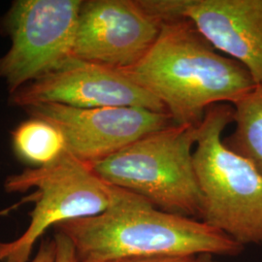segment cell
I'll list each match as a JSON object with an SVG mask.
<instances>
[{
    "mask_svg": "<svg viewBox=\"0 0 262 262\" xmlns=\"http://www.w3.org/2000/svg\"><path fill=\"white\" fill-rule=\"evenodd\" d=\"M82 0H18L2 19L11 38L0 57V79L10 94L73 57Z\"/></svg>",
    "mask_w": 262,
    "mask_h": 262,
    "instance_id": "6",
    "label": "cell"
},
{
    "mask_svg": "<svg viewBox=\"0 0 262 262\" xmlns=\"http://www.w3.org/2000/svg\"><path fill=\"white\" fill-rule=\"evenodd\" d=\"M164 20H189L201 35L262 83V0H141Z\"/></svg>",
    "mask_w": 262,
    "mask_h": 262,
    "instance_id": "10",
    "label": "cell"
},
{
    "mask_svg": "<svg viewBox=\"0 0 262 262\" xmlns=\"http://www.w3.org/2000/svg\"><path fill=\"white\" fill-rule=\"evenodd\" d=\"M56 253L55 239H44L40 244L37 254L31 262H56Z\"/></svg>",
    "mask_w": 262,
    "mask_h": 262,
    "instance_id": "14",
    "label": "cell"
},
{
    "mask_svg": "<svg viewBox=\"0 0 262 262\" xmlns=\"http://www.w3.org/2000/svg\"><path fill=\"white\" fill-rule=\"evenodd\" d=\"M12 141L17 157L36 167L52 163L66 150L62 133L50 122L33 117L16 127Z\"/></svg>",
    "mask_w": 262,
    "mask_h": 262,
    "instance_id": "12",
    "label": "cell"
},
{
    "mask_svg": "<svg viewBox=\"0 0 262 262\" xmlns=\"http://www.w3.org/2000/svg\"><path fill=\"white\" fill-rule=\"evenodd\" d=\"M80 261L118 258L237 255L243 246L192 217L164 212L144 198L115 187L104 212L58 224Z\"/></svg>",
    "mask_w": 262,
    "mask_h": 262,
    "instance_id": "1",
    "label": "cell"
},
{
    "mask_svg": "<svg viewBox=\"0 0 262 262\" xmlns=\"http://www.w3.org/2000/svg\"><path fill=\"white\" fill-rule=\"evenodd\" d=\"M28 202H31V197H30V195H28V196L23 198L19 202L16 203L15 205H12V206L8 207V208H5V209H3V210H1V211H0V216L8 215L10 212L14 211V210H15V209H17L18 207L20 206V205H23V204H26V203H28Z\"/></svg>",
    "mask_w": 262,
    "mask_h": 262,
    "instance_id": "16",
    "label": "cell"
},
{
    "mask_svg": "<svg viewBox=\"0 0 262 262\" xmlns=\"http://www.w3.org/2000/svg\"><path fill=\"white\" fill-rule=\"evenodd\" d=\"M198 256L160 257V258H118L108 260H84L80 262H196Z\"/></svg>",
    "mask_w": 262,
    "mask_h": 262,
    "instance_id": "15",
    "label": "cell"
},
{
    "mask_svg": "<svg viewBox=\"0 0 262 262\" xmlns=\"http://www.w3.org/2000/svg\"><path fill=\"white\" fill-rule=\"evenodd\" d=\"M197 127L171 124L90 165L109 185L133 192L158 209L200 219L193 161Z\"/></svg>",
    "mask_w": 262,
    "mask_h": 262,
    "instance_id": "4",
    "label": "cell"
},
{
    "mask_svg": "<svg viewBox=\"0 0 262 262\" xmlns=\"http://www.w3.org/2000/svg\"><path fill=\"white\" fill-rule=\"evenodd\" d=\"M30 117L60 131L66 150L89 164L106 159L155 131L174 124L168 113L137 107L81 109L40 104L25 109Z\"/></svg>",
    "mask_w": 262,
    "mask_h": 262,
    "instance_id": "9",
    "label": "cell"
},
{
    "mask_svg": "<svg viewBox=\"0 0 262 262\" xmlns=\"http://www.w3.org/2000/svg\"><path fill=\"white\" fill-rule=\"evenodd\" d=\"M196 262H215L210 258V255H201L198 256Z\"/></svg>",
    "mask_w": 262,
    "mask_h": 262,
    "instance_id": "17",
    "label": "cell"
},
{
    "mask_svg": "<svg viewBox=\"0 0 262 262\" xmlns=\"http://www.w3.org/2000/svg\"><path fill=\"white\" fill-rule=\"evenodd\" d=\"M4 188L7 192L35 189L30 194L35 206L29 213L27 230L15 241L0 242V261L28 262L34 245L48 228L102 213L112 202L115 187L66 150L52 163L11 175Z\"/></svg>",
    "mask_w": 262,
    "mask_h": 262,
    "instance_id": "5",
    "label": "cell"
},
{
    "mask_svg": "<svg viewBox=\"0 0 262 262\" xmlns=\"http://www.w3.org/2000/svg\"><path fill=\"white\" fill-rule=\"evenodd\" d=\"M232 106L235 128L224 138V143L262 175V83L255 84Z\"/></svg>",
    "mask_w": 262,
    "mask_h": 262,
    "instance_id": "11",
    "label": "cell"
},
{
    "mask_svg": "<svg viewBox=\"0 0 262 262\" xmlns=\"http://www.w3.org/2000/svg\"><path fill=\"white\" fill-rule=\"evenodd\" d=\"M54 239L56 246V262H80L74 245L67 236L56 232Z\"/></svg>",
    "mask_w": 262,
    "mask_h": 262,
    "instance_id": "13",
    "label": "cell"
},
{
    "mask_svg": "<svg viewBox=\"0 0 262 262\" xmlns=\"http://www.w3.org/2000/svg\"><path fill=\"white\" fill-rule=\"evenodd\" d=\"M9 102L25 109L56 103L81 109L137 107L167 113L156 96L121 69L75 57L10 94Z\"/></svg>",
    "mask_w": 262,
    "mask_h": 262,
    "instance_id": "7",
    "label": "cell"
},
{
    "mask_svg": "<svg viewBox=\"0 0 262 262\" xmlns=\"http://www.w3.org/2000/svg\"><path fill=\"white\" fill-rule=\"evenodd\" d=\"M122 71L156 96L178 125L198 126L209 108L232 105L255 85L245 66L220 54L183 19L164 20L148 54Z\"/></svg>",
    "mask_w": 262,
    "mask_h": 262,
    "instance_id": "2",
    "label": "cell"
},
{
    "mask_svg": "<svg viewBox=\"0 0 262 262\" xmlns=\"http://www.w3.org/2000/svg\"><path fill=\"white\" fill-rule=\"evenodd\" d=\"M231 122L233 106L216 104L197 127L193 161L200 219L243 247L262 245V175L225 146L223 134Z\"/></svg>",
    "mask_w": 262,
    "mask_h": 262,
    "instance_id": "3",
    "label": "cell"
},
{
    "mask_svg": "<svg viewBox=\"0 0 262 262\" xmlns=\"http://www.w3.org/2000/svg\"><path fill=\"white\" fill-rule=\"evenodd\" d=\"M162 24L141 0L83 1L73 57L128 69L148 54L159 38Z\"/></svg>",
    "mask_w": 262,
    "mask_h": 262,
    "instance_id": "8",
    "label": "cell"
}]
</instances>
